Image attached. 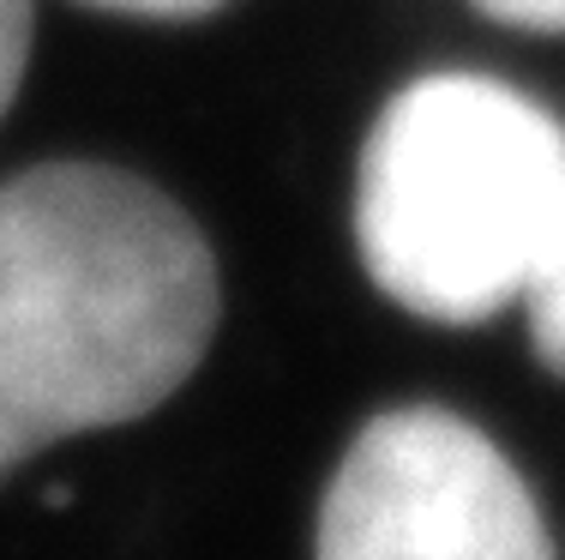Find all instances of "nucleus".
<instances>
[{
  "mask_svg": "<svg viewBox=\"0 0 565 560\" xmlns=\"http://www.w3.org/2000/svg\"><path fill=\"white\" fill-rule=\"evenodd\" d=\"M319 560H554V542L488 434L415 404L373 416L343 452Z\"/></svg>",
  "mask_w": 565,
  "mask_h": 560,
  "instance_id": "nucleus-3",
  "label": "nucleus"
},
{
  "mask_svg": "<svg viewBox=\"0 0 565 560\" xmlns=\"http://www.w3.org/2000/svg\"><path fill=\"white\" fill-rule=\"evenodd\" d=\"M217 331L205 235L151 181L49 163L0 187V483L31 452L151 416Z\"/></svg>",
  "mask_w": 565,
  "mask_h": 560,
  "instance_id": "nucleus-1",
  "label": "nucleus"
},
{
  "mask_svg": "<svg viewBox=\"0 0 565 560\" xmlns=\"http://www.w3.org/2000/svg\"><path fill=\"white\" fill-rule=\"evenodd\" d=\"M488 19L523 24V31H565V0H476Z\"/></svg>",
  "mask_w": 565,
  "mask_h": 560,
  "instance_id": "nucleus-6",
  "label": "nucleus"
},
{
  "mask_svg": "<svg viewBox=\"0 0 565 560\" xmlns=\"http://www.w3.org/2000/svg\"><path fill=\"white\" fill-rule=\"evenodd\" d=\"M97 12H132V19H199V12L223 7V0H85Z\"/></svg>",
  "mask_w": 565,
  "mask_h": 560,
  "instance_id": "nucleus-7",
  "label": "nucleus"
},
{
  "mask_svg": "<svg viewBox=\"0 0 565 560\" xmlns=\"http://www.w3.org/2000/svg\"><path fill=\"white\" fill-rule=\"evenodd\" d=\"M559 205L565 127L500 78L439 73L373 127L355 235L397 308L469 326L523 296Z\"/></svg>",
  "mask_w": 565,
  "mask_h": 560,
  "instance_id": "nucleus-2",
  "label": "nucleus"
},
{
  "mask_svg": "<svg viewBox=\"0 0 565 560\" xmlns=\"http://www.w3.org/2000/svg\"><path fill=\"white\" fill-rule=\"evenodd\" d=\"M523 314H530V338L535 356H542L554 373H565V205L547 230L542 253H535L530 277H523Z\"/></svg>",
  "mask_w": 565,
  "mask_h": 560,
  "instance_id": "nucleus-4",
  "label": "nucleus"
},
{
  "mask_svg": "<svg viewBox=\"0 0 565 560\" xmlns=\"http://www.w3.org/2000/svg\"><path fill=\"white\" fill-rule=\"evenodd\" d=\"M24 61H31V0H0V115L19 97Z\"/></svg>",
  "mask_w": 565,
  "mask_h": 560,
  "instance_id": "nucleus-5",
  "label": "nucleus"
}]
</instances>
